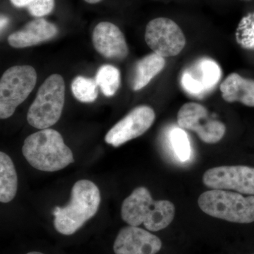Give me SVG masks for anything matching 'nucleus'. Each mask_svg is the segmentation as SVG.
<instances>
[{
    "mask_svg": "<svg viewBox=\"0 0 254 254\" xmlns=\"http://www.w3.org/2000/svg\"><path fill=\"white\" fill-rule=\"evenodd\" d=\"M113 248L115 254H156L162 242L150 232L129 225L119 232Z\"/></svg>",
    "mask_w": 254,
    "mask_h": 254,
    "instance_id": "obj_12",
    "label": "nucleus"
},
{
    "mask_svg": "<svg viewBox=\"0 0 254 254\" xmlns=\"http://www.w3.org/2000/svg\"><path fill=\"white\" fill-rule=\"evenodd\" d=\"M84 1L88 4H97V3L101 1L102 0H84Z\"/></svg>",
    "mask_w": 254,
    "mask_h": 254,
    "instance_id": "obj_24",
    "label": "nucleus"
},
{
    "mask_svg": "<svg viewBox=\"0 0 254 254\" xmlns=\"http://www.w3.org/2000/svg\"><path fill=\"white\" fill-rule=\"evenodd\" d=\"M177 123L182 129L195 132L202 141L209 144L218 143L226 132L225 125L210 118L206 108L198 103L184 105L177 114Z\"/></svg>",
    "mask_w": 254,
    "mask_h": 254,
    "instance_id": "obj_8",
    "label": "nucleus"
},
{
    "mask_svg": "<svg viewBox=\"0 0 254 254\" xmlns=\"http://www.w3.org/2000/svg\"><path fill=\"white\" fill-rule=\"evenodd\" d=\"M8 22V19L6 17H4V16H1V28H2L5 26V24L6 23H7Z\"/></svg>",
    "mask_w": 254,
    "mask_h": 254,
    "instance_id": "obj_23",
    "label": "nucleus"
},
{
    "mask_svg": "<svg viewBox=\"0 0 254 254\" xmlns=\"http://www.w3.org/2000/svg\"><path fill=\"white\" fill-rule=\"evenodd\" d=\"M92 41L96 51L107 59L123 60L128 54L123 32L113 23H98L93 32Z\"/></svg>",
    "mask_w": 254,
    "mask_h": 254,
    "instance_id": "obj_13",
    "label": "nucleus"
},
{
    "mask_svg": "<svg viewBox=\"0 0 254 254\" xmlns=\"http://www.w3.org/2000/svg\"><path fill=\"white\" fill-rule=\"evenodd\" d=\"M175 207L169 200H155L145 187L135 189L124 200L121 215L131 226L143 224L147 230L158 232L166 228L175 218Z\"/></svg>",
    "mask_w": 254,
    "mask_h": 254,
    "instance_id": "obj_2",
    "label": "nucleus"
},
{
    "mask_svg": "<svg viewBox=\"0 0 254 254\" xmlns=\"http://www.w3.org/2000/svg\"><path fill=\"white\" fill-rule=\"evenodd\" d=\"M65 84L63 76L51 75L41 85L27 114V121L38 129H46L58 123L64 105Z\"/></svg>",
    "mask_w": 254,
    "mask_h": 254,
    "instance_id": "obj_5",
    "label": "nucleus"
},
{
    "mask_svg": "<svg viewBox=\"0 0 254 254\" xmlns=\"http://www.w3.org/2000/svg\"><path fill=\"white\" fill-rule=\"evenodd\" d=\"M18 189V177L11 158L0 153V201L9 203L14 199Z\"/></svg>",
    "mask_w": 254,
    "mask_h": 254,
    "instance_id": "obj_17",
    "label": "nucleus"
},
{
    "mask_svg": "<svg viewBox=\"0 0 254 254\" xmlns=\"http://www.w3.org/2000/svg\"><path fill=\"white\" fill-rule=\"evenodd\" d=\"M220 89L222 98L227 103L239 102L246 106L254 107V80L232 73L222 82Z\"/></svg>",
    "mask_w": 254,
    "mask_h": 254,
    "instance_id": "obj_15",
    "label": "nucleus"
},
{
    "mask_svg": "<svg viewBox=\"0 0 254 254\" xmlns=\"http://www.w3.org/2000/svg\"><path fill=\"white\" fill-rule=\"evenodd\" d=\"M98 87L95 79L78 76L71 83V91L81 103H93L98 98Z\"/></svg>",
    "mask_w": 254,
    "mask_h": 254,
    "instance_id": "obj_19",
    "label": "nucleus"
},
{
    "mask_svg": "<svg viewBox=\"0 0 254 254\" xmlns=\"http://www.w3.org/2000/svg\"><path fill=\"white\" fill-rule=\"evenodd\" d=\"M23 156L33 168L56 172L74 163L72 151L56 130L46 128L30 135L22 148Z\"/></svg>",
    "mask_w": 254,
    "mask_h": 254,
    "instance_id": "obj_1",
    "label": "nucleus"
},
{
    "mask_svg": "<svg viewBox=\"0 0 254 254\" xmlns=\"http://www.w3.org/2000/svg\"><path fill=\"white\" fill-rule=\"evenodd\" d=\"M100 203L99 189L93 182L86 180L76 182L71 190L69 203L63 208L54 209L55 230L63 235H73L94 216Z\"/></svg>",
    "mask_w": 254,
    "mask_h": 254,
    "instance_id": "obj_3",
    "label": "nucleus"
},
{
    "mask_svg": "<svg viewBox=\"0 0 254 254\" xmlns=\"http://www.w3.org/2000/svg\"><path fill=\"white\" fill-rule=\"evenodd\" d=\"M170 142L175 154L181 161H187L190 158V145L186 132L176 128L170 133Z\"/></svg>",
    "mask_w": 254,
    "mask_h": 254,
    "instance_id": "obj_22",
    "label": "nucleus"
},
{
    "mask_svg": "<svg viewBox=\"0 0 254 254\" xmlns=\"http://www.w3.org/2000/svg\"><path fill=\"white\" fill-rule=\"evenodd\" d=\"M27 254H44L40 253V252H30V253H28Z\"/></svg>",
    "mask_w": 254,
    "mask_h": 254,
    "instance_id": "obj_25",
    "label": "nucleus"
},
{
    "mask_svg": "<svg viewBox=\"0 0 254 254\" xmlns=\"http://www.w3.org/2000/svg\"><path fill=\"white\" fill-rule=\"evenodd\" d=\"M165 66L163 57L152 53L136 63L131 81L133 91H139L146 86L155 76L163 71Z\"/></svg>",
    "mask_w": 254,
    "mask_h": 254,
    "instance_id": "obj_16",
    "label": "nucleus"
},
{
    "mask_svg": "<svg viewBox=\"0 0 254 254\" xmlns=\"http://www.w3.org/2000/svg\"><path fill=\"white\" fill-rule=\"evenodd\" d=\"M221 76V68L216 62L202 58L184 71L181 85L188 94L202 98L214 89Z\"/></svg>",
    "mask_w": 254,
    "mask_h": 254,
    "instance_id": "obj_11",
    "label": "nucleus"
},
{
    "mask_svg": "<svg viewBox=\"0 0 254 254\" xmlns=\"http://www.w3.org/2000/svg\"><path fill=\"white\" fill-rule=\"evenodd\" d=\"M198 204L202 211L214 218L241 224L254 222V195L212 190L200 195Z\"/></svg>",
    "mask_w": 254,
    "mask_h": 254,
    "instance_id": "obj_4",
    "label": "nucleus"
},
{
    "mask_svg": "<svg viewBox=\"0 0 254 254\" xmlns=\"http://www.w3.org/2000/svg\"><path fill=\"white\" fill-rule=\"evenodd\" d=\"M36 81V70L28 65L11 66L3 73L0 80V118L12 116L33 91Z\"/></svg>",
    "mask_w": 254,
    "mask_h": 254,
    "instance_id": "obj_6",
    "label": "nucleus"
},
{
    "mask_svg": "<svg viewBox=\"0 0 254 254\" xmlns=\"http://www.w3.org/2000/svg\"><path fill=\"white\" fill-rule=\"evenodd\" d=\"M95 80L103 94L111 97L118 91L121 83V76L118 68L113 65L105 64L100 66Z\"/></svg>",
    "mask_w": 254,
    "mask_h": 254,
    "instance_id": "obj_18",
    "label": "nucleus"
},
{
    "mask_svg": "<svg viewBox=\"0 0 254 254\" xmlns=\"http://www.w3.org/2000/svg\"><path fill=\"white\" fill-rule=\"evenodd\" d=\"M237 43L246 49H254V13L245 16L237 30Z\"/></svg>",
    "mask_w": 254,
    "mask_h": 254,
    "instance_id": "obj_21",
    "label": "nucleus"
},
{
    "mask_svg": "<svg viewBox=\"0 0 254 254\" xmlns=\"http://www.w3.org/2000/svg\"><path fill=\"white\" fill-rule=\"evenodd\" d=\"M145 40L153 53L163 58L176 56L186 45V38L181 28L168 18L150 21L145 28Z\"/></svg>",
    "mask_w": 254,
    "mask_h": 254,
    "instance_id": "obj_7",
    "label": "nucleus"
},
{
    "mask_svg": "<svg viewBox=\"0 0 254 254\" xmlns=\"http://www.w3.org/2000/svg\"><path fill=\"white\" fill-rule=\"evenodd\" d=\"M58 33L55 24L44 18H38L26 23L19 31L11 33L8 38V43L14 48H28L49 41Z\"/></svg>",
    "mask_w": 254,
    "mask_h": 254,
    "instance_id": "obj_14",
    "label": "nucleus"
},
{
    "mask_svg": "<svg viewBox=\"0 0 254 254\" xmlns=\"http://www.w3.org/2000/svg\"><path fill=\"white\" fill-rule=\"evenodd\" d=\"M18 8H26L30 14L41 18L50 14L55 8V0H10Z\"/></svg>",
    "mask_w": 254,
    "mask_h": 254,
    "instance_id": "obj_20",
    "label": "nucleus"
},
{
    "mask_svg": "<svg viewBox=\"0 0 254 254\" xmlns=\"http://www.w3.org/2000/svg\"><path fill=\"white\" fill-rule=\"evenodd\" d=\"M155 119L154 110L150 107H136L110 128L105 136V142L114 147L120 146L143 135L149 129Z\"/></svg>",
    "mask_w": 254,
    "mask_h": 254,
    "instance_id": "obj_10",
    "label": "nucleus"
},
{
    "mask_svg": "<svg viewBox=\"0 0 254 254\" xmlns=\"http://www.w3.org/2000/svg\"><path fill=\"white\" fill-rule=\"evenodd\" d=\"M203 182L212 190H233L254 195V168L232 165L209 169L203 175Z\"/></svg>",
    "mask_w": 254,
    "mask_h": 254,
    "instance_id": "obj_9",
    "label": "nucleus"
}]
</instances>
